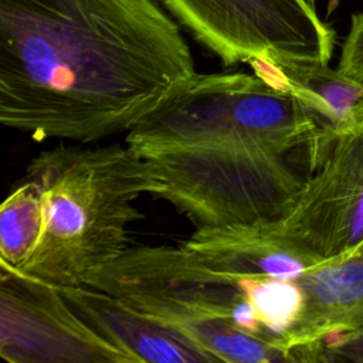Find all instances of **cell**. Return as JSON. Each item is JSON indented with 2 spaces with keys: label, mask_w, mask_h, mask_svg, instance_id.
Instances as JSON below:
<instances>
[{
  "label": "cell",
  "mask_w": 363,
  "mask_h": 363,
  "mask_svg": "<svg viewBox=\"0 0 363 363\" xmlns=\"http://www.w3.org/2000/svg\"><path fill=\"white\" fill-rule=\"evenodd\" d=\"M311 1H312V3H315V0H311Z\"/></svg>",
  "instance_id": "13"
},
{
  "label": "cell",
  "mask_w": 363,
  "mask_h": 363,
  "mask_svg": "<svg viewBox=\"0 0 363 363\" xmlns=\"http://www.w3.org/2000/svg\"><path fill=\"white\" fill-rule=\"evenodd\" d=\"M319 133L289 91L250 72H196L125 138L157 177L156 197L196 228L275 221L311 173Z\"/></svg>",
  "instance_id": "2"
},
{
  "label": "cell",
  "mask_w": 363,
  "mask_h": 363,
  "mask_svg": "<svg viewBox=\"0 0 363 363\" xmlns=\"http://www.w3.org/2000/svg\"><path fill=\"white\" fill-rule=\"evenodd\" d=\"M0 354L18 363H135L94 330L57 286L0 262Z\"/></svg>",
  "instance_id": "6"
},
{
  "label": "cell",
  "mask_w": 363,
  "mask_h": 363,
  "mask_svg": "<svg viewBox=\"0 0 363 363\" xmlns=\"http://www.w3.org/2000/svg\"><path fill=\"white\" fill-rule=\"evenodd\" d=\"M337 69L363 85V13L352 17Z\"/></svg>",
  "instance_id": "12"
},
{
  "label": "cell",
  "mask_w": 363,
  "mask_h": 363,
  "mask_svg": "<svg viewBox=\"0 0 363 363\" xmlns=\"http://www.w3.org/2000/svg\"><path fill=\"white\" fill-rule=\"evenodd\" d=\"M268 223L319 264L352 252L363 241V132L337 136L289 213Z\"/></svg>",
  "instance_id": "7"
},
{
  "label": "cell",
  "mask_w": 363,
  "mask_h": 363,
  "mask_svg": "<svg viewBox=\"0 0 363 363\" xmlns=\"http://www.w3.org/2000/svg\"><path fill=\"white\" fill-rule=\"evenodd\" d=\"M298 282L306 309L294 339V362L329 335L363 329V241L352 252L311 268Z\"/></svg>",
  "instance_id": "10"
},
{
  "label": "cell",
  "mask_w": 363,
  "mask_h": 363,
  "mask_svg": "<svg viewBox=\"0 0 363 363\" xmlns=\"http://www.w3.org/2000/svg\"><path fill=\"white\" fill-rule=\"evenodd\" d=\"M363 363V329L333 333L301 353V362H340Z\"/></svg>",
  "instance_id": "11"
},
{
  "label": "cell",
  "mask_w": 363,
  "mask_h": 363,
  "mask_svg": "<svg viewBox=\"0 0 363 363\" xmlns=\"http://www.w3.org/2000/svg\"><path fill=\"white\" fill-rule=\"evenodd\" d=\"M251 69L295 95L315 118V150L337 136L363 132V85L328 64L252 61Z\"/></svg>",
  "instance_id": "9"
},
{
  "label": "cell",
  "mask_w": 363,
  "mask_h": 363,
  "mask_svg": "<svg viewBox=\"0 0 363 363\" xmlns=\"http://www.w3.org/2000/svg\"><path fill=\"white\" fill-rule=\"evenodd\" d=\"M194 74L157 0H0V122L34 140L128 133Z\"/></svg>",
  "instance_id": "1"
},
{
  "label": "cell",
  "mask_w": 363,
  "mask_h": 363,
  "mask_svg": "<svg viewBox=\"0 0 363 363\" xmlns=\"http://www.w3.org/2000/svg\"><path fill=\"white\" fill-rule=\"evenodd\" d=\"M172 17L225 67L329 64L335 31L311 0H160Z\"/></svg>",
  "instance_id": "5"
},
{
  "label": "cell",
  "mask_w": 363,
  "mask_h": 363,
  "mask_svg": "<svg viewBox=\"0 0 363 363\" xmlns=\"http://www.w3.org/2000/svg\"><path fill=\"white\" fill-rule=\"evenodd\" d=\"M85 285L180 332L217 362H289L241 277L207 262L184 242L129 247Z\"/></svg>",
  "instance_id": "4"
},
{
  "label": "cell",
  "mask_w": 363,
  "mask_h": 363,
  "mask_svg": "<svg viewBox=\"0 0 363 363\" xmlns=\"http://www.w3.org/2000/svg\"><path fill=\"white\" fill-rule=\"evenodd\" d=\"M58 145L34 156L23 180L33 191L38 235L17 269L54 286L85 285L129 248L135 201L160 190L152 164L128 143Z\"/></svg>",
  "instance_id": "3"
},
{
  "label": "cell",
  "mask_w": 363,
  "mask_h": 363,
  "mask_svg": "<svg viewBox=\"0 0 363 363\" xmlns=\"http://www.w3.org/2000/svg\"><path fill=\"white\" fill-rule=\"evenodd\" d=\"M94 330L133 357L135 363H208L217 359L180 332L146 316L101 289L57 286Z\"/></svg>",
  "instance_id": "8"
}]
</instances>
